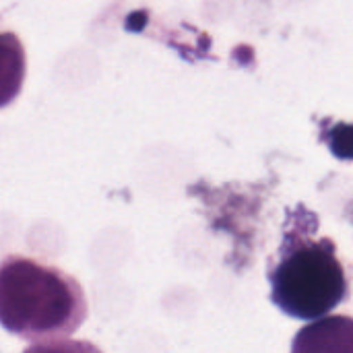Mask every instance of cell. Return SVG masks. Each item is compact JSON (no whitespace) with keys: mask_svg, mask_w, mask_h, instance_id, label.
Masks as SVG:
<instances>
[{"mask_svg":"<svg viewBox=\"0 0 353 353\" xmlns=\"http://www.w3.org/2000/svg\"><path fill=\"white\" fill-rule=\"evenodd\" d=\"M87 316L77 279L33 259L8 256L0 263V325L29 341L56 343L79 331Z\"/></svg>","mask_w":353,"mask_h":353,"instance_id":"1","label":"cell"},{"mask_svg":"<svg viewBox=\"0 0 353 353\" xmlns=\"http://www.w3.org/2000/svg\"><path fill=\"white\" fill-rule=\"evenodd\" d=\"M269 281L273 304L300 321H316L347 298L343 263L335 244L327 238L285 236Z\"/></svg>","mask_w":353,"mask_h":353,"instance_id":"2","label":"cell"},{"mask_svg":"<svg viewBox=\"0 0 353 353\" xmlns=\"http://www.w3.org/2000/svg\"><path fill=\"white\" fill-rule=\"evenodd\" d=\"M27 58L21 39L10 31H0V108L12 103L25 83Z\"/></svg>","mask_w":353,"mask_h":353,"instance_id":"3","label":"cell"}]
</instances>
